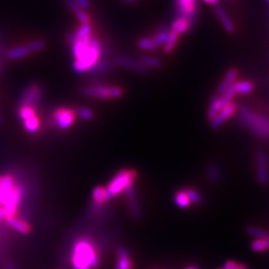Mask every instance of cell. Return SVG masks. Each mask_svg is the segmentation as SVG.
I'll use <instances>...</instances> for the list:
<instances>
[{
    "instance_id": "cell-1",
    "label": "cell",
    "mask_w": 269,
    "mask_h": 269,
    "mask_svg": "<svg viewBox=\"0 0 269 269\" xmlns=\"http://www.w3.org/2000/svg\"><path fill=\"white\" fill-rule=\"evenodd\" d=\"M68 43L71 45L72 54L74 56L73 69L77 73L91 71L102 56V44L91 34L75 37L72 33H70Z\"/></svg>"
},
{
    "instance_id": "cell-2",
    "label": "cell",
    "mask_w": 269,
    "mask_h": 269,
    "mask_svg": "<svg viewBox=\"0 0 269 269\" xmlns=\"http://www.w3.org/2000/svg\"><path fill=\"white\" fill-rule=\"evenodd\" d=\"M72 264L75 269H93L99 264V255L94 242L89 239L79 240L72 253Z\"/></svg>"
},
{
    "instance_id": "cell-3",
    "label": "cell",
    "mask_w": 269,
    "mask_h": 269,
    "mask_svg": "<svg viewBox=\"0 0 269 269\" xmlns=\"http://www.w3.org/2000/svg\"><path fill=\"white\" fill-rule=\"evenodd\" d=\"M239 121L247 127L252 133L262 140L268 137V119L260 114L250 111L248 108L242 106L239 109Z\"/></svg>"
},
{
    "instance_id": "cell-4",
    "label": "cell",
    "mask_w": 269,
    "mask_h": 269,
    "mask_svg": "<svg viewBox=\"0 0 269 269\" xmlns=\"http://www.w3.org/2000/svg\"><path fill=\"white\" fill-rule=\"evenodd\" d=\"M137 178L136 171L133 170H123L119 172L111 181L108 188H106L107 197H113L123 190H126L128 188L134 185V180Z\"/></svg>"
},
{
    "instance_id": "cell-5",
    "label": "cell",
    "mask_w": 269,
    "mask_h": 269,
    "mask_svg": "<svg viewBox=\"0 0 269 269\" xmlns=\"http://www.w3.org/2000/svg\"><path fill=\"white\" fill-rule=\"evenodd\" d=\"M123 90L119 87H112V86H105L102 84H94L91 86L84 87L82 89V94L96 99H112V98H120L123 95Z\"/></svg>"
},
{
    "instance_id": "cell-6",
    "label": "cell",
    "mask_w": 269,
    "mask_h": 269,
    "mask_svg": "<svg viewBox=\"0 0 269 269\" xmlns=\"http://www.w3.org/2000/svg\"><path fill=\"white\" fill-rule=\"evenodd\" d=\"M23 195H24L23 187L21 185H15L10 196L8 197L6 203L2 207L5 215V218L15 216L17 210L19 208V205L23 198Z\"/></svg>"
},
{
    "instance_id": "cell-7",
    "label": "cell",
    "mask_w": 269,
    "mask_h": 269,
    "mask_svg": "<svg viewBox=\"0 0 269 269\" xmlns=\"http://www.w3.org/2000/svg\"><path fill=\"white\" fill-rule=\"evenodd\" d=\"M43 92L38 85H30L28 86L21 97L20 107H31L34 108L38 106L40 101L42 100Z\"/></svg>"
},
{
    "instance_id": "cell-8",
    "label": "cell",
    "mask_w": 269,
    "mask_h": 269,
    "mask_svg": "<svg viewBox=\"0 0 269 269\" xmlns=\"http://www.w3.org/2000/svg\"><path fill=\"white\" fill-rule=\"evenodd\" d=\"M169 33H170V31H167L165 29H161L157 33L156 35H154V37L142 38L139 41V47L145 51L155 50L158 47H160L161 45L165 43L167 36H169Z\"/></svg>"
},
{
    "instance_id": "cell-9",
    "label": "cell",
    "mask_w": 269,
    "mask_h": 269,
    "mask_svg": "<svg viewBox=\"0 0 269 269\" xmlns=\"http://www.w3.org/2000/svg\"><path fill=\"white\" fill-rule=\"evenodd\" d=\"M75 111L67 108H60L54 114L56 126L61 130H66L72 126L75 121Z\"/></svg>"
},
{
    "instance_id": "cell-10",
    "label": "cell",
    "mask_w": 269,
    "mask_h": 269,
    "mask_svg": "<svg viewBox=\"0 0 269 269\" xmlns=\"http://www.w3.org/2000/svg\"><path fill=\"white\" fill-rule=\"evenodd\" d=\"M238 111V106L237 104H234L230 102L229 104L225 105L217 114L216 116L211 120V126L214 129L219 128L225 121H227L229 118H231L235 113Z\"/></svg>"
},
{
    "instance_id": "cell-11",
    "label": "cell",
    "mask_w": 269,
    "mask_h": 269,
    "mask_svg": "<svg viewBox=\"0 0 269 269\" xmlns=\"http://www.w3.org/2000/svg\"><path fill=\"white\" fill-rule=\"evenodd\" d=\"M256 170L257 179L260 185H266L268 182V167H267V158L263 151H258L256 153Z\"/></svg>"
},
{
    "instance_id": "cell-12",
    "label": "cell",
    "mask_w": 269,
    "mask_h": 269,
    "mask_svg": "<svg viewBox=\"0 0 269 269\" xmlns=\"http://www.w3.org/2000/svg\"><path fill=\"white\" fill-rule=\"evenodd\" d=\"M126 193L129 200V207H130L132 216L134 219H140L142 216V213L139 205V200L137 197V192H136V189H134V185L126 189Z\"/></svg>"
},
{
    "instance_id": "cell-13",
    "label": "cell",
    "mask_w": 269,
    "mask_h": 269,
    "mask_svg": "<svg viewBox=\"0 0 269 269\" xmlns=\"http://www.w3.org/2000/svg\"><path fill=\"white\" fill-rule=\"evenodd\" d=\"M198 0H176V7L182 16L192 17L197 11Z\"/></svg>"
},
{
    "instance_id": "cell-14",
    "label": "cell",
    "mask_w": 269,
    "mask_h": 269,
    "mask_svg": "<svg viewBox=\"0 0 269 269\" xmlns=\"http://www.w3.org/2000/svg\"><path fill=\"white\" fill-rule=\"evenodd\" d=\"M115 63L120 66L123 67V68H127V69H132L134 71H136L138 73H142V74H146L149 72V69L146 68L144 65H142L139 61H134L128 57H118L115 60Z\"/></svg>"
},
{
    "instance_id": "cell-15",
    "label": "cell",
    "mask_w": 269,
    "mask_h": 269,
    "mask_svg": "<svg viewBox=\"0 0 269 269\" xmlns=\"http://www.w3.org/2000/svg\"><path fill=\"white\" fill-rule=\"evenodd\" d=\"M15 183L14 179L10 175H6L2 177L1 182V188H0V207H3L6 203V200L10 196L13 188H14Z\"/></svg>"
},
{
    "instance_id": "cell-16",
    "label": "cell",
    "mask_w": 269,
    "mask_h": 269,
    "mask_svg": "<svg viewBox=\"0 0 269 269\" xmlns=\"http://www.w3.org/2000/svg\"><path fill=\"white\" fill-rule=\"evenodd\" d=\"M192 25V19L191 17L188 16H179L176 18V20L172 24V32L177 33L178 35L184 34V33L188 32Z\"/></svg>"
},
{
    "instance_id": "cell-17",
    "label": "cell",
    "mask_w": 269,
    "mask_h": 269,
    "mask_svg": "<svg viewBox=\"0 0 269 269\" xmlns=\"http://www.w3.org/2000/svg\"><path fill=\"white\" fill-rule=\"evenodd\" d=\"M117 255H118V260H117L116 269H132L133 263L126 248L119 246L117 248Z\"/></svg>"
},
{
    "instance_id": "cell-18",
    "label": "cell",
    "mask_w": 269,
    "mask_h": 269,
    "mask_svg": "<svg viewBox=\"0 0 269 269\" xmlns=\"http://www.w3.org/2000/svg\"><path fill=\"white\" fill-rule=\"evenodd\" d=\"M31 54L27 44L26 45H21V46H16L12 47L9 50L6 51L5 57L9 60H19L23 59Z\"/></svg>"
},
{
    "instance_id": "cell-19",
    "label": "cell",
    "mask_w": 269,
    "mask_h": 269,
    "mask_svg": "<svg viewBox=\"0 0 269 269\" xmlns=\"http://www.w3.org/2000/svg\"><path fill=\"white\" fill-rule=\"evenodd\" d=\"M215 14L217 16V18L219 19L220 23L222 24L223 28L228 32V33H232L234 31V24L232 22V20L230 19V17L227 15V13L225 12V10L219 6L215 7Z\"/></svg>"
},
{
    "instance_id": "cell-20",
    "label": "cell",
    "mask_w": 269,
    "mask_h": 269,
    "mask_svg": "<svg viewBox=\"0 0 269 269\" xmlns=\"http://www.w3.org/2000/svg\"><path fill=\"white\" fill-rule=\"evenodd\" d=\"M237 78H238V71L235 69H230L226 73L224 79L222 80V82L220 83V85L218 87V90H217L218 94L221 96L223 93H225L229 89V87L235 82Z\"/></svg>"
},
{
    "instance_id": "cell-21",
    "label": "cell",
    "mask_w": 269,
    "mask_h": 269,
    "mask_svg": "<svg viewBox=\"0 0 269 269\" xmlns=\"http://www.w3.org/2000/svg\"><path fill=\"white\" fill-rule=\"evenodd\" d=\"M6 222L8 223V225L10 227H12L13 229H15L16 231L20 232V233H24V234H27L30 232V226L29 224L20 219V218H17L15 216H12V217H6Z\"/></svg>"
},
{
    "instance_id": "cell-22",
    "label": "cell",
    "mask_w": 269,
    "mask_h": 269,
    "mask_svg": "<svg viewBox=\"0 0 269 269\" xmlns=\"http://www.w3.org/2000/svg\"><path fill=\"white\" fill-rule=\"evenodd\" d=\"M223 108L221 100H220V96H214V98L212 99V102L208 111V118L210 120H213L216 114Z\"/></svg>"
},
{
    "instance_id": "cell-23",
    "label": "cell",
    "mask_w": 269,
    "mask_h": 269,
    "mask_svg": "<svg viewBox=\"0 0 269 269\" xmlns=\"http://www.w3.org/2000/svg\"><path fill=\"white\" fill-rule=\"evenodd\" d=\"M93 200L97 206L103 205L106 200H108L106 188H104L103 187H97L93 190Z\"/></svg>"
},
{
    "instance_id": "cell-24",
    "label": "cell",
    "mask_w": 269,
    "mask_h": 269,
    "mask_svg": "<svg viewBox=\"0 0 269 269\" xmlns=\"http://www.w3.org/2000/svg\"><path fill=\"white\" fill-rule=\"evenodd\" d=\"M233 86L235 88V91H237L238 94H249L252 92L254 86L251 82L249 81H241V82H234Z\"/></svg>"
},
{
    "instance_id": "cell-25",
    "label": "cell",
    "mask_w": 269,
    "mask_h": 269,
    "mask_svg": "<svg viewBox=\"0 0 269 269\" xmlns=\"http://www.w3.org/2000/svg\"><path fill=\"white\" fill-rule=\"evenodd\" d=\"M208 178L212 183H217L220 180L221 172L216 163H211L208 167Z\"/></svg>"
},
{
    "instance_id": "cell-26",
    "label": "cell",
    "mask_w": 269,
    "mask_h": 269,
    "mask_svg": "<svg viewBox=\"0 0 269 269\" xmlns=\"http://www.w3.org/2000/svg\"><path fill=\"white\" fill-rule=\"evenodd\" d=\"M23 126L28 133H36L39 129L40 122H39V119L36 116H34L23 121Z\"/></svg>"
},
{
    "instance_id": "cell-27",
    "label": "cell",
    "mask_w": 269,
    "mask_h": 269,
    "mask_svg": "<svg viewBox=\"0 0 269 269\" xmlns=\"http://www.w3.org/2000/svg\"><path fill=\"white\" fill-rule=\"evenodd\" d=\"M175 201L177 206L182 209H187L190 206V201L185 190H180L175 194Z\"/></svg>"
},
{
    "instance_id": "cell-28",
    "label": "cell",
    "mask_w": 269,
    "mask_h": 269,
    "mask_svg": "<svg viewBox=\"0 0 269 269\" xmlns=\"http://www.w3.org/2000/svg\"><path fill=\"white\" fill-rule=\"evenodd\" d=\"M178 40H179V35L177 34V33L170 31L169 36H167V39L164 43V51L166 53H171L176 47Z\"/></svg>"
},
{
    "instance_id": "cell-29",
    "label": "cell",
    "mask_w": 269,
    "mask_h": 269,
    "mask_svg": "<svg viewBox=\"0 0 269 269\" xmlns=\"http://www.w3.org/2000/svg\"><path fill=\"white\" fill-rule=\"evenodd\" d=\"M142 65H144L146 68H159L161 66V61L157 58L150 57V56H143L140 58L139 61Z\"/></svg>"
},
{
    "instance_id": "cell-30",
    "label": "cell",
    "mask_w": 269,
    "mask_h": 269,
    "mask_svg": "<svg viewBox=\"0 0 269 269\" xmlns=\"http://www.w3.org/2000/svg\"><path fill=\"white\" fill-rule=\"evenodd\" d=\"M185 192L187 193L190 204H193V205H200L201 203H203V196H201V194L196 191L195 189L193 188H187V189H184Z\"/></svg>"
},
{
    "instance_id": "cell-31",
    "label": "cell",
    "mask_w": 269,
    "mask_h": 269,
    "mask_svg": "<svg viewBox=\"0 0 269 269\" xmlns=\"http://www.w3.org/2000/svg\"><path fill=\"white\" fill-rule=\"evenodd\" d=\"M269 246V241L267 238L265 239H257L251 243L252 250L256 252H262L265 251Z\"/></svg>"
},
{
    "instance_id": "cell-32",
    "label": "cell",
    "mask_w": 269,
    "mask_h": 269,
    "mask_svg": "<svg viewBox=\"0 0 269 269\" xmlns=\"http://www.w3.org/2000/svg\"><path fill=\"white\" fill-rule=\"evenodd\" d=\"M110 68H111V64L108 61L99 60L96 63V65L93 67L91 71H93L95 73H98V74H101V73H105V72L109 71Z\"/></svg>"
},
{
    "instance_id": "cell-33",
    "label": "cell",
    "mask_w": 269,
    "mask_h": 269,
    "mask_svg": "<svg viewBox=\"0 0 269 269\" xmlns=\"http://www.w3.org/2000/svg\"><path fill=\"white\" fill-rule=\"evenodd\" d=\"M36 116V111L31 107H20L18 110V117L21 121H25L31 117Z\"/></svg>"
},
{
    "instance_id": "cell-34",
    "label": "cell",
    "mask_w": 269,
    "mask_h": 269,
    "mask_svg": "<svg viewBox=\"0 0 269 269\" xmlns=\"http://www.w3.org/2000/svg\"><path fill=\"white\" fill-rule=\"evenodd\" d=\"M246 232L251 235V237L257 238V239H265L267 238V233L265 230L258 228V227H254V226H249L246 228Z\"/></svg>"
},
{
    "instance_id": "cell-35",
    "label": "cell",
    "mask_w": 269,
    "mask_h": 269,
    "mask_svg": "<svg viewBox=\"0 0 269 269\" xmlns=\"http://www.w3.org/2000/svg\"><path fill=\"white\" fill-rule=\"evenodd\" d=\"M29 50L31 53H34V52H40L42 51L44 48H45V42L42 41V40H35V41H32V42H29L27 44Z\"/></svg>"
},
{
    "instance_id": "cell-36",
    "label": "cell",
    "mask_w": 269,
    "mask_h": 269,
    "mask_svg": "<svg viewBox=\"0 0 269 269\" xmlns=\"http://www.w3.org/2000/svg\"><path fill=\"white\" fill-rule=\"evenodd\" d=\"M6 36H5V31L2 27H0V57H5L6 55Z\"/></svg>"
},
{
    "instance_id": "cell-37",
    "label": "cell",
    "mask_w": 269,
    "mask_h": 269,
    "mask_svg": "<svg viewBox=\"0 0 269 269\" xmlns=\"http://www.w3.org/2000/svg\"><path fill=\"white\" fill-rule=\"evenodd\" d=\"M75 114H77L81 119L85 120V121H89L92 120L94 117L93 112L90 109L87 108H78L75 112Z\"/></svg>"
},
{
    "instance_id": "cell-38",
    "label": "cell",
    "mask_w": 269,
    "mask_h": 269,
    "mask_svg": "<svg viewBox=\"0 0 269 269\" xmlns=\"http://www.w3.org/2000/svg\"><path fill=\"white\" fill-rule=\"evenodd\" d=\"M76 6L82 10H86L90 6V0H73Z\"/></svg>"
},
{
    "instance_id": "cell-39",
    "label": "cell",
    "mask_w": 269,
    "mask_h": 269,
    "mask_svg": "<svg viewBox=\"0 0 269 269\" xmlns=\"http://www.w3.org/2000/svg\"><path fill=\"white\" fill-rule=\"evenodd\" d=\"M203 1L210 5H216L219 2V0H203Z\"/></svg>"
},
{
    "instance_id": "cell-40",
    "label": "cell",
    "mask_w": 269,
    "mask_h": 269,
    "mask_svg": "<svg viewBox=\"0 0 269 269\" xmlns=\"http://www.w3.org/2000/svg\"><path fill=\"white\" fill-rule=\"evenodd\" d=\"M2 218H5V215H4L3 209L0 207V219H2Z\"/></svg>"
},
{
    "instance_id": "cell-41",
    "label": "cell",
    "mask_w": 269,
    "mask_h": 269,
    "mask_svg": "<svg viewBox=\"0 0 269 269\" xmlns=\"http://www.w3.org/2000/svg\"><path fill=\"white\" fill-rule=\"evenodd\" d=\"M237 269H247V267L243 264H241V263H237Z\"/></svg>"
},
{
    "instance_id": "cell-42",
    "label": "cell",
    "mask_w": 269,
    "mask_h": 269,
    "mask_svg": "<svg viewBox=\"0 0 269 269\" xmlns=\"http://www.w3.org/2000/svg\"><path fill=\"white\" fill-rule=\"evenodd\" d=\"M123 1L125 2V3H134V2H136L137 1V0H123Z\"/></svg>"
},
{
    "instance_id": "cell-43",
    "label": "cell",
    "mask_w": 269,
    "mask_h": 269,
    "mask_svg": "<svg viewBox=\"0 0 269 269\" xmlns=\"http://www.w3.org/2000/svg\"><path fill=\"white\" fill-rule=\"evenodd\" d=\"M187 269H198V268L195 266H188Z\"/></svg>"
},
{
    "instance_id": "cell-44",
    "label": "cell",
    "mask_w": 269,
    "mask_h": 269,
    "mask_svg": "<svg viewBox=\"0 0 269 269\" xmlns=\"http://www.w3.org/2000/svg\"><path fill=\"white\" fill-rule=\"evenodd\" d=\"M1 182H2V177H0V188H1Z\"/></svg>"
},
{
    "instance_id": "cell-45",
    "label": "cell",
    "mask_w": 269,
    "mask_h": 269,
    "mask_svg": "<svg viewBox=\"0 0 269 269\" xmlns=\"http://www.w3.org/2000/svg\"><path fill=\"white\" fill-rule=\"evenodd\" d=\"M0 122H1V116H0Z\"/></svg>"
},
{
    "instance_id": "cell-46",
    "label": "cell",
    "mask_w": 269,
    "mask_h": 269,
    "mask_svg": "<svg viewBox=\"0 0 269 269\" xmlns=\"http://www.w3.org/2000/svg\"><path fill=\"white\" fill-rule=\"evenodd\" d=\"M218 269H223V268H218Z\"/></svg>"
}]
</instances>
